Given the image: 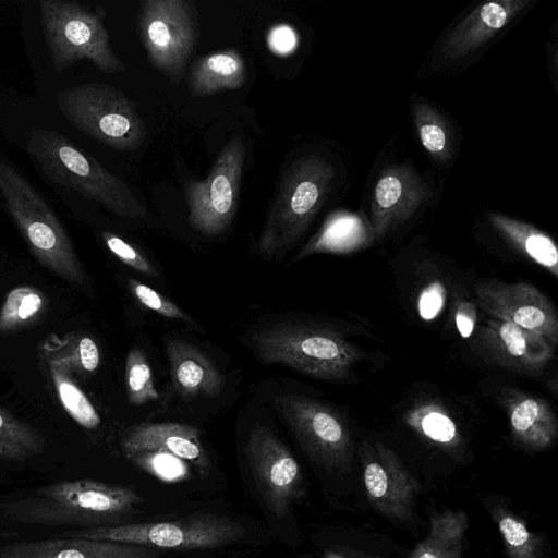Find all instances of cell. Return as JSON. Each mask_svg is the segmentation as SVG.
Here are the masks:
<instances>
[{
  "label": "cell",
  "instance_id": "cell-1",
  "mask_svg": "<svg viewBox=\"0 0 558 558\" xmlns=\"http://www.w3.org/2000/svg\"><path fill=\"white\" fill-rule=\"evenodd\" d=\"M141 501L130 487L76 480L39 487L27 497L1 504V509L22 523L99 527L118 525Z\"/></svg>",
  "mask_w": 558,
  "mask_h": 558
},
{
  "label": "cell",
  "instance_id": "cell-2",
  "mask_svg": "<svg viewBox=\"0 0 558 558\" xmlns=\"http://www.w3.org/2000/svg\"><path fill=\"white\" fill-rule=\"evenodd\" d=\"M264 364H281L319 380L348 381L364 352L337 330L314 324L280 323L251 337Z\"/></svg>",
  "mask_w": 558,
  "mask_h": 558
},
{
  "label": "cell",
  "instance_id": "cell-3",
  "mask_svg": "<svg viewBox=\"0 0 558 558\" xmlns=\"http://www.w3.org/2000/svg\"><path fill=\"white\" fill-rule=\"evenodd\" d=\"M26 151L56 183L75 190L114 214L140 219L147 209L130 186L57 131L34 129Z\"/></svg>",
  "mask_w": 558,
  "mask_h": 558
},
{
  "label": "cell",
  "instance_id": "cell-4",
  "mask_svg": "<svg viewBox=\"0 0 558 558\" xmlns=\"http://www.w3.org/2000/svg\"><path fill=\"white\" fill-rule=\"evenodd\" d=\"M0 196L34 256L62 279L82 284L83 266L45 198L12 166L0 162Z\"/></svg>",
  "mask_w": 558,
  "mask_h": 558
},
{
  "label": "cell",
  "instance_id": "cell-5",
  "mask_svg": "<svg viewBox=\"0 0 558 558\" xmlns=\"http://www.w3.org/2000/svg\"><path fill=\"white\" fill-rule=\"evenodd\" d=\"M40 21L52 65L60 73L82 59L105 73L125 70L105 27L102 8L76 0H40Z\"/></svg>",
  "mask_w": 558,
  "mask_h": 558
},
{
  "label": "cell",
  "instance_id": "cell-6",
  "mask_svg": "<svg viewBox=\"0 0 558 558\" xmlns=\"http://www.w3.org/2000/svg\"><path fill=\"white\" fill-rule=\"evenodd\" d=\"M329 167L317 157L295 160L284 172L258 239L257 250L271 257L293 245L307 229L326 194Z\"/></svg>",
  "mask_w": 558,
  "mask_h": 558
},
{
  "label": "cell",
  "instance_id": "cell-7",
  "mask_svg": "<svg viewBox=\"0 0 558 558\" xmlns=\"http://www.w3.org/2000/svg\"><path fill=\"white\" fill-rule=\"evenodd\" d=\"M60 112L81 132L117 150H135L145 140L136 105L101 83L70 87L57 96Z\"/></svg>",
  "mask_w": 558,
  "mask_h": 558
},
{
  "label": "cell",
  "instance_id": "cell-8",
  "mask_svg": "<svg viewBox=\"0 0 558 558\" xmlns=\"http://www.w3.org/2000/svg\"><path fill=\"white\" fill-rule=\"evenodd\" d=\"M245 529L236 521L192 517L171 522L132 523L68 531L62 537H80L160 549L216 548L240 541Z\"/></svg>",
  "mask_w": 558,
  "mask_h": 558
},
{
  "label": "cell",
  "instance_id": "cell-9",
  "mask_svg": "<svg viewBox=\"0 0 558 558\" xmlns=\"http://www.w3.org/2000/svg\"><path fill=\"white\" fill-rule=\"evenodd\" d=\"M138 33L149 62L168 77L180 81L199 37L194 3L141 1Z\"/></svg>",
  "mask_w": 558,
  "mask_h": 558
},
{
  "label": "cell",
  "instance_id": "cell-10",
  "mask_svg": "<svg viewBox=\"0 0 558 558\" xmlns=\"http://www.w3.org/2000/svg\"><path fill=\"white\" fill-rule=\"evenodd\" d=\"M245 146L240 137L230 140L218 155L205 180L184 185L191 226L213 236L231 223L240 196Z\"/></svg>",
  "mask_w": 558,
  "mask_h": 558
},
{
  "label": "cell",
  "instance_id": "cell-11",
  "mask_svg": "<svg viewBox=\"0 0 558 558\" xmlns=\"http://www.w3.org/2000/svg\"><path fill=\"white\" fill-rule=\"evenodd\" d=\"M274 404L300 444L326 464L340 463L351 436L344 415L335 407L294 393L278 395Z\"/></svg>",
  "mask_w": 558,
  "mask_h": 558
},
{
  "label": "cell",
  "instance_id": "cell-12",
  "mask_svg": "<svg viewBox=\"0 0 558 558\" xmlns=\"http://www.w3.org/2000/svg\"><path fill=\"white\" fill-rule=\"evenodd\" d=\"M245 452L264 502L274 514L284 517L301 483L296 460L279 438L260 424L251 428Z\"/></svg>",
  "mask_w": 558,
  "mask_h": 558
},
{
  "label": "cell",
  "instance_id": "cell-13",
  "mask_svg": "<svg viewBox=\"0 0 558 558\" xmlns=\"http://www.w3.org/2000/svg\"><path fill=\"white\" fill-rule=\"evenodd\" d=\"M476 301L490 317L510 322L558 344V315L551 301L527 282L485 280L475 286Z\"/></svg>",
  "mask_w": 558,
  "mask_h": 558
},
{
  "label": "cell",
  "instance_id": "cell-14",
  "mask_svg": "<svg viewBox=\"0 0 558 558\" xmlns=\"http://www.w3.org/2000/svg\"><path fill=\"white\" fill-rule=\"evenodd\" d=\"M472 336L473 350L487 363L522 374L541 373L555 355L556 348L544 337L493 317Z\"/></svg>",
  "mask_w": 558,
  "mask_h": 558
},
{
  "label": "cell",
  "instance_id": "cell-15",
  "mask_svg": "<svg viewBox=\"0 0 558 558\" xmlns=\"http://www.w3.org/2000/svg\"><path fill=\"white\" fill-rule=\"evenodd\" d=\"M122 448L130 457L142 453H166L193 463L205 472L208 456L202 446L198 430L186 424L143 423L132 427L122 439Z\"/></svg>",
  "mask_w": 558,
  "mask_h": 558
},
{
  "label": "cell",
  "instance_id": "cell-16",
  "mask_svg": "<svg viewBox=\"0 0 558 558\" xmlns=\"http://www.w3.org/2000/svg\"><path fill=\"white\" fill-rule=\"evenodd\" d=\"M160 550L147 546L61 537L16 542L0 546V558H157Z\"/></svg>",
  "mask_w": 558,
  "mask_h": 558
},
{
  "label": "cell",
  "instance_id": "cell-17",
  "mask_svg": "<svg viewBox=\"0 0 558 558\" xmlns=\"http://www.w3.org/2000/svg\"><path fill=\"white\" fill-rule=\"evenodd\" d=\"M171 379L184 397H214L225 386V377L213 361L191 343L169 339L166 344Z\"/></svg>",
  "mask_w": 558,
  "mask_h": 558
},
{
  "label": "cell",
  "instance_id": "cell-18",
  "mask_svg": "<svg viewBox=\"0 0 558 558\" xmlns=\"http://www.w3.org/2000/svg\"><path fill=\"white\" fill-rule=\"evenodd\" d=\"M508 413L513 437L533 449H544L558 434L557 417L543 398L514 393L508 402Z\"/></svg>",
  "mask_w": 558,
  "mask_h": 558
},
{
  "label": "cell",
  "instance_id": "cell-19",
  "mask_svg": "<svg viewBox=\"0 0 558 558\" xmlns=\"http://www.w3.org/2000/svg\"><path fill=\"white\" fill-rule=\"evenodd\" d=\"M246 80V65L235 49L211 52L198 58L190 68L187 84L194 97H205L240 88Z\"/></svg>",
  "mask_w": 558,
  "mask_h": 558
},
{
  "label": "cell",
  "instance_id": "cell-20",
  "mask_svg": "<svg viewBox=\"0 0 558 558\" xmlns=\"http://www.w3.org/2000/svg\"><path fill=\"white\" fill-rule=\"evenodd\" d=\"M517 1H490L477 8L451 35L446 51L456 59L474 49L505 26L522 7Z\"/></svg>",
  "mask_w": 558,
  "mask_h": 558
},
{
  "label": "cell",
  "instance_id": "cell-21",
  "mask_svg": "<svg viewBox=\"0 0 558 558\" xmlns=\"http://www.w3.org/2000/svg\"><path fill=\"white\" fill-rule=\"evenodd\" d=\"M492 221L522 253L551 275L558 276V251L548 235L508 217L493 216Z\"/></svg>",
  "mask_w": 558,
  "mask_h": 558
},
{
  "label": "cell",
  "instance_id": "cell-22",
  "mask_svg": "<svg viewBox=\"0 0 558 558\" xmlns=\"http://www.w3.org/2000/svg\"><path fill=\"white\" fill-rule=\"evenodd\" d=\"M44 449L45 439L34 427L0 408V459L22 461Z\"/></svg>",
  "mask_w": 558,
  "mask_h": 558
},
{
  "label": "cell",
  "instance_id": "cell-23",
  "mask_svg": "<svg viewBox=\"0 0 558 558\" xmlns=\"http://www.w3.org/2000/svg\"><path fill=\"white\" fill-rule=\"evenodd\" d=\"M45 294L29 286H19L7 293L0 307V335L33 325L43 314Z\"/></svg>",
  "mask_w": 558,
  "mask_h": 558
},
{
  "label": "cell",
  "instance_id": "cell-24",
  "mask_svg": "<svg viewBox=\"0 0 558 558\" xmlns=\"http://www.w3.org/2000/svg\"><path fill=\"white\" fill-rule=\"evenodd\" d=\"M50 375L59 401L66 413L84 428L98 427L100 417L96 409L68 372L59 366L50 365Z\"/></svg>",
  "mask_w": 558,
  "mask_h": 558
},
{
  "label": "cell",
  "instance_id": "cell-25",
  "mask_svg": "<svg viewBox=\"0 0 558 558\" xmlns=\"http://www.w3.org/2000/svg\"><path fill=\"white\" fill-rule=\"evenodd\" d=\"M405 420L412 428L437 442L449 444L458 437L454 421L438 404L416 405L407 412Z\"/></svg>",
  "mask_w": 558,
  "mask_h": 558
},
{
  "label": "cell",
  "instance_id": "cell-26",
  "mask_svg": "<svg viewBox=\"0 0 558 558\" xmlns=\"http://www.w3.org/2000/svg\"><path fill=\"white\" fill-rule=\"evenodd\" d=\"M125 386L128 398L134 405L159 398L148 361L137 348L132 349L126 357Z\"/></svg>",
  "mask_w": 558,
  "mask_h": 558
},
{
  "label": "cell",
  "instance_id": "cell-27",
  "mask_svg": "<svg viewBox=\"0 0 558 558\" xmlns=\"http://www.w3.org/2000/svg\"><path fill=\"white\" fill-rule=\"evenodd\" d=\"M403 192V183L395 174H386L377 182L375 187V202L378 209L375 217L377 235H381L387 230L390 209L400 202Z\"/></svg>",
  "mask_w": 558,
  "mask_h": 558
},
{
  "label": "cell",
  "instance_id": "cell-28",
  "mask_svg": "<svg viewBox=\"0 0 558 558\" xmlns=\"http://www.w3.org/2000/svg\"><path fill=\"white\" fill-rule=\"evenodd\" d=\"M128 283L134 296L144 306L167 318L179 319L195 325V322L185 312L156 290L135 279H129Z\"/></svg>",
  "mask_w": 558,
  "mask_h": 558
},
{
  "label": "cell",
  "instance_id": "cell-29",
  "mask_svg": "<svg viewBox=\"0 0 558 558\" xmlns=\"http://www.w3.org/2000/svg\"><path fill=\"white\" fill-rule=\"evenodd\" d=\"M101 236L108 250L125 265L146 276H158L155 267L133 245L110 232H102Z\"/></svg>",
  "mask_w": 558,
  "mask_h": 558
},
{
  "label": "cell",
  "instance_id": "cell-30",
  "mask_svg": "<svg viewBox=\"0 0 558 558\" xmlns=\"http://www.w3.org/2000/svg\"><path fill=\"white\" fill-rule=\"evenodd\" d=\"M71 356H69L62 364L56 366L62 367L66 371L68 365L71 362L75 368L85 373H93L98 368L100 353L96 342L90 337L83 336L74 339V342L71 343ZM63 353L66 354V352Z\"/></svg>",
  "mask_w": 558,
  "mask_h": 558
},
{
  "label": "cell",
  "instance_id": "cell-31",
  "mask_svg": "<svg viewBox=\"0 0 558 558\" xmlns=\"http://www.w3.org/2000/svg\"><path fill=\"white\" fill-rule=\"evenodd\" d=\"M446 290L444 286L434 281L425 287L417 300V310L422 319L432 320L439 315L445 305Z\"/></svg>",
  "mask_w": 558,
  "mask_h": 558
},
{
  "label": "cell",
  "instance_id": "cell-32",
  "mask_svg": "<svg viewBox=\"0 0 558 558\" xmlns=\"http://www.w3.org/2000/svg\"><path fill=\"white\" fill-rule=\"evenodd\" d=\"M387 449L385 448V460L387 465ZM364 482L368 493L376 498L385 496L388 489L389 476L387 468L380 464L378 461L369 462L364 471Z\"/></svg>",
  "mask_w": 558,
  "mask_h": 558
},
{
  "label": "cell",
  "instance_id": "cell-33",
  "mask_svg": "<svg viewBox=\"0 0 558 558\" xmlns=\"http://www.w3.org/2000/svg\"><path fill=\"white\" fill-rule=\"evenodd\" d=\"M456 326L462 338L472 336L477 319L476 306L470 301H460L456 311Z\"/></svg>",
  "mask_w": 558,
  "mask_h": 558
},
{
  "label": "cell",
  "instance_id": "cell-34",
  "mask_svg": "<svg viewBox=\"0 0 558 558\" xmlns=\"http://www.w3.org/2000/svg\"><path fill=\"white\" fill-rule=\"evenodd\" d=\"M420 137L423 146L433 154L441 151L446 145L445 131L436 122L423 123L420 126Z\"/></svg>",
  "mask_w": 558,
  "mask_h": 558
},
{
  "label": "cell",
  "instance_id": "cell-35",
  "mask_svg": "<svg viewBox=\"0 0 558 558\" xmlns=\"http://www.w3.org/2000/svg\"><path fill=\"white\" fill-rule=\"evenodd\" d=\"M499 529L507 543L513 548L524 546L530 539V535L525 526L510 517H505L500 521Z\"/></svg>",
  "mask_w": 558,
  "mask_h": 558
},
{
  "label": "cell",
  "instance_id": "cell-36",
  "mask_svg": "<svg viewBox=\"0 0 558 558\" xmlns=\"http://www.w3.org/2000/svg\"><path fill=\"white\" fill-rule=\"evenodd\" d=\"M296 43L295 34L292 28L287 25H280L269 34V46L277 53H287L291 51Z\"/></svg>",
  "mask_w": 558,
  "mask_h": 558
},
{
  "label": "cell",
  "instance_id": "cell-37",
  "mask_svg": "<svg viewBox=\"0 0 558 558\" xmlns=\"http://www.w3.org/2000/svg\"><path fill=\"white\" fill-rule=\"evenodd\" d=\"M418 558H438L436 555L432 554L430 551H424L422 553Z\"/></svg>",
  "mask_w": 558,
  "mask_h": 558
}]
</instances>
